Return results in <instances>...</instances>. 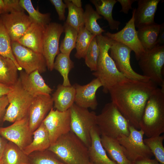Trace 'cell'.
Masks as SVG:
<instances>
[{
    "instance_id": "obj_40",
    "label": "cell",
    "mask_w": 164,
    "mask_h": 164,
    "mask_svg": "<svg viewBox=\"0 0 164 164\" xmlns=\"http://www.w3.org/2000/svg\"><path fill=\"white\" fill-rule=\"evenodd\" d=\"M5 5L3 13L13 12H24V9L19 4V0H3ZM3 14V13H2Z\"/></svg>"
},
{
    "instance_id": "obj_20",
    "label": "cell",
    "mask_w": 164,
    "mask_h": 164,
    "mask_svg": "<svg viewBox=\"0 0 164 164\" xmlns=\"http://www.w3.org/2000/svg\"><path fill=\"white\" fill-rule=\"evenodd\" d=\"M134 24L138 29L155 23L154 17L160 0H138Z\"/></svg>"
},
{
    "instance_id": "obj_37",
    "label": "cell",
    "mask_w": 164,
    "mask_h": 164,
    "mask_svg": "<svg viewBox=\"0 0 164 164\" xmlns=\"http://www.w3.org/2000/svg\"><path fill=\"white\" fill-rule=\"evenodd\" d=\"M164 135L147 138L143 139L144 143L155 156V159L161 164H164Z\"/></svg>"
},
{
    "instance_id": "obj_3",
    "label": "cell",
    "mask_w": 164,
    "mask_h": 164,
    "mask_svg": "<svg viewBox=\"0 0 164 164\" xmlns=\"http://www.w3.org/2000/svg\"><path fill=\"white\" fill-rule=\"evenodd\" d=\"M96 37L100 53L97 70L92 74L99 80L103 91L107 93L114 86L127 78L118 70L109 54L112 40L102 34Z\"/></svg>"
},
{
    "instance_id": "obj_11",
    "label": "cell",
    "mask_w": 164,
    "mask_h": 164,
    "mask_svg": "<svg viewBox=\"0 0 164 164\" xmlns=\"http://www.w3.org/2000/svg\"><path fill=\"white\" fill-rule=\"evenodd\" d=\"M109 50L110 56L114 62L118 70L128 79L143 81L149 79L139 74L132 69L130 63L132 50L123 44L112 40Z\"/></svg>"
},
{
    "instance_id": "obj_26",
    "label": "cell",
    "mask_w": 164,
    "mask_h": 164,
    "mask_svg": "<svg viewBox=\"0 0 164 164\" xmlns=\"http://www.w3.org/2000/svg\"><path fill=\"white\" fill-rule=\"evenodd\" d=\"M17 67L10 59L0 55V83L11 87L18 81Z\"/></svg>"
},
{
    "instance_id": "obj_13",
    "label": "cell",
    "mask_w": 164,
    "mask_h": 164,
    "mask_svg": "<svg viewBox=\"0 0 164 164\" xmlns=\"http://www.w3.org/2000/svg\"><path fill=\"white\" fill-rule=\"evenodd\" d=\"M135 8L133 9L131 19L121 30L115 33L108 32L104 36L111 39L120 42L129 48L135 53L136 60H138L145 52L138 37L134 24V14Z\"/></svg>"
},
{
    "instance_id": "obj_1",
    "label": "cell",
    "mask_w": 164,
    "mask_h": 164,
    "mask_svg": "<svg viewBox=\"0 0 164 164\" xmlns=\"http://www.w3.org/2000/svg\"><path fill=\"white\" fill-rule=\"evenodd\" d=\"M157 85L147 81L128 78L109 91L111 102L125 117L130 125L140 129L139 123L147 101Z\"/></svg>"
},
{
    "instance_id": "obj_29",
    "label": "cell",
    "mask_w": 164,
    "mask_h": 164,
    "mask_svg": "<svg viewBox=\"0 0 164 164\" xmlns=\"http://www.w3.org/2000/svg\"><path fill=\"white\" fill-rule=\"evenodd\" d=\"M90 2L94 5L96 11L108 22L112 30H118L120 22L114 19L112 16L113 7L117 2V0H91Z\"/></svg>"
},
{
    "instance_id": "obj_34",
    "label": "cell",
    "mask_w": 164,
    "mask_h": 164,
    "mask_svg": "<svg viewBox=\"0 0 164 164\" xmlns=\"http://www.w3.org/2000/svg\"><path fill=\"white\" fill-rule=\"evenodd\" d=\"M95 36L86 29L84 26L79 30L75 47L76 52L74 55L76 58L84 59L90 44Z\"/></svg>"
},
{
    "instance_id": "obj_35",
    "label": "cell",
    "mask_w": 164,
    "mask_h": 164,
    "mask_svg": "<svg viewBox=\"0 0 164 164\" xmlns=\"http://www.w3.org/2000/svg\"><path fill=\"white\" fill-rule=\"evenodd\" d=\"M65 36L60 47L61 53L70 56L73 50L76 47L78 32L65 22L63 26Z\"/></svg>"
},
{
    "instance_id": "obj_33",
    "label": "cell",
    "mask_w": 164,
    "mask_h": 164,
    "mask_svg": "<svg viewBox=\"0 0 164 164\" xmlns=\"http://www.w3.org/2000/svg\"><path fill=\"white\" fill-rule=\"evenodd\" d=\"M68 9V15L65 22L78 32L84 26V11L82 8H77L70 0H64Z\"/></svg>"
},
{
    "instance_id": "obj_4",
    "label": "cell",
    "mask_w": 164,
    "mask_h": 164,
    "mask_svg": "<svg viewBox=\"0 0 164 164\" xmlns=\"http://www.w3.org/2000/svg\"><path fill=\"white\" fill-rule=\"evenodd\" d=\"M66 164H87L88 148L71 131L59 137L47 149Z\"/></svg>"
},
{
    "instance_id": "obj_7",
    "label": "cell",
    "mask_w": 164,
    "mask_h": 164,
    "mask_svg": "<svg viewBox=\"0 0 164 164\" xmlns=\"http://www.w3.org/2000/svg\"><path fill=\"white\" fill-rule=\"evenodd\" d=\"M71 131L88 147L91 144V128L97 126V115L94 111L74 103L69 109Z\"/></svg>"
},
{
    "instance_id": "obj_48",
    "label": "cell",
    "mask_w": 164,
    "mask_h": 164,
    "mask_svg": "<svg viewBox=\"0 0 164 164\" xmlns=\"http://www.w3.org/2000/svg\"><path fill=\"white\" fill-rule=\"evenodd\" d=\"M72 4L77 8L82 7V3L80 0H70Z\"/></svg>"
},
{
    "instance_id": "obj_21",
    "label": "cell",
    "mask_w": 164,
    "mask_h": 164,
    "mask_svg": "<svg viewBox=\"0 0 164 164\" xmlns=\"http://www.w3.org/2000/svg\"><path fill=\"white\" fill-rule=\"evenodd\" d=\"M91 144L88 147L90 161L95 164H117L108 156L101 142V134L97 126L90 132Z\"/></svg>"
},
{
    "instance_id": "obj_2",
    "label": "cell",
    "mask_w": 164,
    "mask_h": 164,
    "mask_svg": "<svg viewBox=\"0 0 164 164\" xmlns=\"http://www.w3.org/2000/svg\"><path fill=\"white\" fill-rule=\"evenodd\" d=\"M139 126L147 138L160 135L164 132V86L157 87L150 96Z\"/></svg>"
},
{
    "instance_id": "obj_47",
    "label": "cell",
    "mask_w": 164,
    "mask_h": 164,
    "mask_svg": "<svg viewBox=\"0 0 164 164\" xmlns=\"http://www.w3.org/2000/svg\"><path fill=\"white\" fill-rule=\"evenodd\" d=\"M0 135V160L2 158L3 152L7 142L2 138Z\"/></svg>"
},
{
    "instance_id": "obj_50",
    "label": "cell",
    "mask_w": 164,
    "mask_h": 164,
    "mask_svg": "<svg viewBox=\"0 0 164 164\" xmlns=\"http://www.w3.org/2000/svg\"><path fill=\"white\" fill-rule=\"evenodd\" d=\"M87 164H95L91 162H90Z\"/></svg>"
},
{
    "instance_id": "obj_12",
    "label": "cell",
    "mask_w": 164,
    "mask_h": 164,
    "mask_svg": "<svg viewBox=\"0 0 164 164\" xmlns=\"http://www.w3.org/2000/svg\"><path fill=\"white\" fill-rule=\"evenodd\" d=\"M63 32V26L57 22H51L45 28L43 54L46 61L47 67L50 71L54 69L55 59L59 52L60 37Z\"/></svg>"
},
{
    "instance_id": "obj_32",
    "label": "cell",
    "mask_w": 164,
    "mask_h": 164,
    "mask_svg": "<svg viewBox=\"0 0 164 164\" xmlns=\"http://www.w3.org/2000/svg\"><path fill=\"white\" fill-rule=\"evenodd\" d=\"M19 2L21 6L27 12L32 22L44 27L51 22L50 13H42L38 9H35L31 0H20Z\"/></svg>"
},
{
    "instance_id": "obj_18",
    "label": "cell",
    "mask_w": 164,
    "mask_h": 164,
    "mask_svg": "<svg viewBox=\"0 0 164 164\" xmlns=\"http://www.w3.org/2000/svg\"><path fill=\"white\" fill-rule=\"evenodd\" d=\"M73 86L75 89L74 103L82 108L96 109L98 105L96 92L102 87L99 80L96 78L86 85L75 84Z\"/></svg>"
},
{
    "instance_id": "obj_30",
    "label": "cell",
    "mask_w": 164,
    "mask_h": 164,
    "mask_svg": "<svg viewBox=\"0 0 164 164\" xmlns=\"http://www.w3.org/2000/svg\"><path fill=\"white\" fill-rule=\"evenodd\" d=\"M102 16L95 10L89 4H86L84 14V27L93 35L97 36L101 35L105 30L100 27L97 20L102 19Z\"/></svg>"
},
{
    "instance_id": "obj_49",
    "label": "cell",
    "mask_w": 164,
    "mask_h": 164,
    "mask_svg": "<svg viewBox=\"0 0 164 164\" xmlns=\"http://www.w3.org/2000/svg\"><path fill=\"white\" fill-rule=\"evenodd\" d=\"M5 9V5L3 0H0V11L2 14L4 13Z\"/></svg>"
},
{
    "instance_id": "obj_27",
    "label": "cell",
    "mask_w": 164,
    "mask_h": 164,
    "mask_svg": "<svg viewBox=\"0 0 164 164\" xmlns=\"http://www.w3.org/2000/svg\"><path fill=\"white\" fill-rule=\"evenodd\" d=\"M161 24L156 23L142 27L137 30L138 39L145 50L155 47Z\"/></svg>"
},
{
    "instance_id": "obj_39",
    "label": "cell",
    "mask_w": 164,
    "mask_h": 164,
    "mask_svg": "<svg viewBox=\"0 0 164 164\" xmlns=\"http://www.w3.org/2000/svg\"><path fill=\"white\" fill-rule=\"evenodd\" d=\"M96 36H95L91 41L84 58L86 65L91 71H94L97 70L100 53V49Z\"/></svg>"
},
{
    "instance_id": "obj_38",
    "label": "cell",
    "mask_w": 164,
    "mask_h": 164,
    "mask_svg": "<svg viewBox=\"0 0 164 164\" xmlns=\"http://www.w3.org/2000/svg\"><path fill=\"white\" fill-rule=\"evenodd\" d=\"M28 156L29 164H66L48 150L34 152Z\"/></svg>"
},
{
    "instance_id": "obj_17",
    "label": "cell",
    "mask_w": 164,
    "mask_h": 164,
    "mask_svg": "<svg viewBox=\"0 0 164 164\" xmlns=\"http://www.w3.org/2000/svg\"><path fill=\"white\" fill-rule=\"evenodd\" d=\"M53 101L50 95H42L34 98L29 108L28 117L32 133L41 125L51 109Z\"/></svg>"
},
{
    "instance_id": "obj_42",
    "label": "cell",
    "mask_w": 164,
    "mask_h": 164,
    "mask_svg": "<svg viewBox=\"0 0 164 164\" xmlns=\"http://www.w3.org/2000/svg\"><path fill=\"white\" fill-rule=\"evenodd\" d=\"M121 4V9L120 12L125 14H128L130 9H133L132 5L133 3L137 1L136 0H117Z\"/></svg>"
},
{
    "instance_id": "obj_8",
    "label": "cell",
    "mask_w": 164,
    "mask_h": 164,
    "mask_svg": "<svg viewBox=\"0 0 164 164\" xmlns=\"http://www.w3.org/2000/svg\"><path fill=\"white\" fill-rule=\"evenodd\" d=\"M128 135L121 134L117 138L127 158L133 164L144 159H151L153 155L144 142L143 131L130 125Z\"/></svg>"
},
{
    "instance_id": "obj_44",
    "label": "cell",
    "mask_w": 164,
    "mask_h": 164,
    "mask_svg": "<svg viewBox=\"0 0 164 164\" xmlns=\"http://www.w3.org/2000/svg\"><path fill=\"white\" fill-rule=\"evenodd\" d=\"M164 45V23L161 24V26L157 40L156 46Z\"/></svg>"
},
{
    "instance_id": "obj_51",
    "label": "cell",
    "mask_w": 164,
    "mask_h": 164,
    "mask_svg": "<svg viewBox=\"0 0 164 164\" xmlns=\"http://www.w3.org/2000/svg\"><path fill=\"white\" fill-rule=\"evenodd\" d=\"M2 12L0 11V15L2 14Z\"/></svg>"
},
{
    "instance_id": "obj_16",
    "label": "cell",
    "mask_w": 164,
    "mask_h": 164,
    "mask_svg": "<svg viewBox=\"0 0 164 164\" xmlns=\"http://www.w3.org/2000/svg\"><path fill=\"white\" fill-rule=\"evenodd\" d=\"M11 41H17L25 33L32 21L24 12H13L0 15Z\"/></svg>"
},
{
    "instance_id": "obj_24",
    "label": "cell",
    "mask_w": 164,
    "mask_h": 164,
    "mask_svg": "<svg viewBox=\"0 0 164 164\" xmlns=\"http://www.w3.org/2000/svg\"><path fill=\"white\" fill-rule=\"evenodd\" d=\"M32 135L31 142L23 150L28 156L34 152L47 150L51 144L49 133L43 122L33 132Z\"/></svg>"
},
{
    "instance_id": "obj_28",
    "label": "cell",
    "mask_w": 164,
    "mask_h": 164,
    "mask_svg": "<svg viewBox=\"0 0 164 164\" xmlns=\"http://www.w3.org/2000/svg\"><path fill=\"white\" fill-rule=\"evenodd\" d=\"M0 160L2 164H29L28 156L17 145L9 141Z\"/></svg>"
},
{
    "instance_id": "obj_14",
    "label": "cell",
    "mask_w": 164,
    "mask_h": 164,
    "mask_svg": "<svg viewBox=\"0 0 164 164\" xmlns=\"http://www.w3.org/2000/svg\"><path fill=\"white\" fill-rule=\"evenodd\" d=\"M43 122L48 132L51 144L60 136L71 131L70 109L61 111L53 108Z\"/></svg>"
},
{
    "instance_id": "obj_45",
    "label": "cell",
    "mask_w": 164,
    "mask_h": 164,
    "mask_svg": "<svg viewBox=\"0 0 164 164\" xmlns=\"http://www.w3.org/2000/svg\"><path fill=\"white\" fill-rule=\"evenodd\" d=\"M133 164H161L156 159L145 158L135 162Z\"/></svg>"
},
{
    "instance_id": "obj_25",
    "label": "cell",
    "mask_w": 164,
    "mask_h": 164,
    "mask_svg": "<svg viewBox=\"0 0 164 164\" xmlns=\"http://www.w3.org/2000/svg\"><path fill=\"white\" fill-rule=\"evenodd\" d=\"M101 139L103 146L111 160L117 164H133L125 155L117 139L103 135H101Z\"/></svg>"
},
{
    "instance_id": "obj_31",
    "label": "cell",
    "mask_w": 164,
    "mask_h": 164,
    "mask_svg": "<svg viewBox=\"0 0 164 164\" xmlns=\"http://www.w3.org/2000/svg\"><path fill=\"white\" fill-rule=\"evenodd\" d=\"M74 67V63L71 60L70 56L60 53L56 58L54 63L53 68L58 71L62 76V85L64 86H71L69 78V74Z\"/></svg>"
},
{
    "instance_id": "obj_22",
    "label": "cell",
    "mask_w": 164,
    "mask_h": 164,
    "mask_svg": "<svg viewBox=\"0 0 164 164\" xmlns=\"http://www.w3.org/2000/svg\"><path fill=\"white\" fill-rule=\"evenodd\" d=\"M45 28V27L32 22L24 34L17 42L35 52L43 54Z\"/></svg>"
},
{
    "instance_id": "obj_52",
    "label": "cell",
    "mask_w": 164,
    "mask_h": 164,
    "mask_svg": "<svg viewBox=\"0 0 164 164\" xmlns=\"http://www.w3.org/2000/svg\"><path fill=\"white\" fill-rule=\"evenodd\" d=\"M0 164H2V162H1V160H0Z\"/></svg>"
},
{
    "instance_id": "obj_6",
    "label": "cell",
    "mask_w": 164,
    "mask_h": 164,
    "mask_svg": "<svg viewBox=\"0 0 164 164\" xmlns=\"http://www.w3.org/2000/svg\"><path fill=\"white\" fill-rule=\"evenodd\" d=\"M6 95L9 104L3 117V121L13 123L28 116L34 97L23 88L19 79Z\"/></svg>"
},
{
    "instance_id": "obj_9",
    "label": "cell",
    "mask_w": 164,
    "mask_h": 164,
    "mask_svg": "<svg viewBox=\"0 0 164 164\" xmlns=\"http://www.w3.org/2000/svg\"><path fill=\"white\" fill-rule=\"evenodd\" d=\"M142 75L157 85L164 86L162 75L164 65V45L145 50L138 60Z\"/></svg>"
},
{
    "instance_id": "obj_5",
    "label": "cell",
    "mask_w": 164,
    "mask_h": 164,
    "mask_svg": "<svg viewBox=\"0 0 164 164\" xmlns=\"http://www.w3.org/2000/svg\"><path fill=\"white\" fill-rule=\"evenodd\" d=\"M129 124L111 102L105 104L97 115V126L101 135L116 138L120 135H129Z\"/></svg>"
},
{
    "instance_id": "obj_19",
    "label": "cell",
    "mask_w": 164,
    "mask_h": 164,
    "mask_svg": "<svg viewBox=\"0 0 164 164\" xmlns=\"http://www.w3.org/2000/svg\"><path fill=\"white\" fill-rule=\"evenodd\" d=\"M38 70L29 74L21 71L19 78L24 89L32 97L50 95L53 90L45 83Z\"/></svg>"
},
{
    "instance_id": "obj_23",
    "label": "cell",
    "mask_w": 164,
    "mask_h": 164,
    "mask_svg": "<svg viewBox=\"0 0 164 164\" xmlns=\"http://www.w3.org/2000/svg\"><path fill=\"white\" fill-rule=\"evenodd\" d=\"M75 89L73 85L64 86L60 84L52 96L55 109L61 111L69 109L74 103Z\"/></svg>"
},
{
    "instance_id": "obj_36",
    "label": "cell",
    "mask_w": 164,
    "mask_h": 164,
    "mask_svg": "<svg viewBox=\"0 0 164 164\" xmlns=\"http://www.w3.org/2000/svg\"><path fill=\"white\" fill-rule=\"evenodd\" d=\"M11 40L0 18V55L11 59L15 64L18 70L22 69L19 65L12 50Z\"/></svg>"
},
{
    "instance_id": "obj_10",
    "label": "cell",
    "mask_w": 164,
    "mask_h": 164,
    "mask_svg": "<svg viewBox=\"0 0 164 164\" xmlns=\"http://www.w3.org/2000/svg\"><path fill=\"white\" fill-rule=\"evenodd\" d=\"M12 50L17 63L27 74L37 70L41 73L45 72L47 66L43 54L35 52L20 44L11 41Z\"/></svg>"
},
{
    "instance_id": "obj_41",
    "label": "cell",
    "mask_w": 164,
    "mask_h": 164,
    "mask_svg": "<svg viewBox=\"0 0 164 164\" xmlns=\"http://www.w3.org/2000/svg\"><path fill=\"white\" fill-rule=\"evenodd\" d=\"M50 2L54 6L60 21H64L66 19L65 13L67 8L66 4L62 0H50Z\"/></svg>"
},
{
    "instance_id": "obj_43",
    "label": "cell",
    "mask_w": 164,
    "mask_h": 164,
    "mask_svg": "<svg viewBox=\"0 0 164 164\" xmlns=\"http://www.w3.org/2000/svg\"><path fill=\"white\" fill-rule=\"evenodd\" d=\"M9 104V101L6 95L0 97V120L2 117H3L6 107Z\"/></svg>"
},
{
    "instance_id": "obj_15",
    "label": "cell",
    "mask_w": 164,
    "mask_h": 164,
    "mask_svg": "<svg viewBox=\"0 0 164 164\" xmlns=\"http://www.w3.org/2000/svg\"><path fill=\"white\" fill-rule=\"evenodd\" d=\"M0 135L23 150L32 139L28 116L8 127H0Z\"/></svg>"
},
{
    "instance_id": "obj_46",
    "label": "cell",
    "mask_w": 164,
    "mask_h": 164,
    "mask_svg": "<svg viewBox=\"0 0 164 164\" xmlns=\"http://www.w3.org/2000/svg\"><path fill=\"white\" fill-rule=\"evenodd\" d=\"M11 87L8 86L0 83V97L6 95L11 89Z\"/></svg>"
}]
</instances>
